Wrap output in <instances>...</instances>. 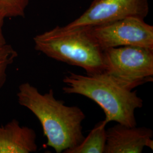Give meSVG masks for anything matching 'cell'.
<instances>
[{
    "mask_svg": "<svg viewBox=\"0 0 153 153\" xmlns=\"http://www.w3.org/2000/svg\"><path fill=\"white\" fill-rule=\"evenodd\" d=\"M18 103L29 109L40 121L47 145L57 153L79 145L85 138L82 124L85 115L77 106H68L55 98L52 89L42 94L28 82L22 83L16 94Z\"/></svg>",
    "mask_w": 153,
    "mask_h": 153,
    "instance_id": "cell-1",
    "label": "cell"
},
{
    "mask_svg": "<svg viewBox=\"0 0 153 153\" xmlns=\"http://www.w3.org/2000/svg\"><path fill=\"white\" fill-rule=\"evenodd\" d=\"M63 92L92 100L104 111V120L129 126H137L135 111L143 106L136 91L121 86L104 71L82 75L69 72L63 79Z\"/></svg>",
    "mask_w": 153,
    "mask_h": 153,
    "instance_id": "cell-2",
    "label": "cell"
},
{
    "mask_svg": "<svg viewBox=\"0 0 153 153\" xmlns=\"http://www.w3.org/2000/svg\"><path fill=\"white\" fill-rule=\"evenodd\" d=\"M35 49L55 60L83 69L88 74L103 71V50L90 27H55L33 38Z\"/></svg>",
    "mask_w": 153,
    "mask_h": 153,
    "instance_id": "cell-3",
    "label": "cell"
},
{
    "mask_svg": "<svg viewBox=\"0 0 153 153\" xmlns=\"http://www.w3.org/2000/svg\"><path fill=\"white\" fill-rule=\"evenodd\" d=\"M103 71L128 90L153 81V48L124 46L103 50Z\"/></svg>",
    "mask_w": 153,
    "mask_h": 153,
    "instance_id": "cell-4",
    "label": "cell"
},
{
    "mask_svg": "<svg viewBox=\"0 0 153 153\" xmlns=\"http://www.w3.org/2000/svg\"><path fill=\"white\" fill-rule=\"evenodd\" d=\"M90 31L102 50L124 46L153 48V26L140 18L91 27Z\"/></svg>",
    "mask_w": 153,
    "mask_h": 153,
    "instance_id": "cell-5",
    "label": "cell"
},
{
    "mask_svg": "<svg viewBox=\"0 0 153 153\" xmlns=\"http://www.w3.org/2000/svg\"><path fill=\"white\" fill-rule=\"evenodd\" d=\"M149 12L148 0H93L81 16L65 27H91L130 17L144 19Z\"/></svg>",
    "mask_w": 153,
    "mask_h": 153,
    "instance_id": "cell-6",
    "label": "cell"
},
{
    "mask_svg": "<svg viewBox=\"0 0 153 153\" xmlns=\"http://www.w3.org/2000/svg\"><path fill=\"white\" fill-rule=\"evenodd\" d=\"M104 153H141L145 147L153 149V131L146 127L117 123L106 130Z\"/></svg>",
    "mask_w": 153,
    "mask_h": 153,
    "instance_id": "cell-7",
    "label": "cell"
},
{
    "mask_svg": "<svg viewBox=\"0 0 153 153\" xmlns=\"http://www.w3.org/2000/svg\"><path fill=\"white\" fill-rule=\"evenodd\" d=\"M35 131L20 125L16 119L0 126V153L36 152L38 146Z\"/></svg>",
    "mask_w": 153,
    "mask_h": 153,
    "instance_id": "cell-8",
    "label": "cell"
},
{
    "mask_svg": "<svg viewBox=\"0 0 153 153\" xmlns=\"http://www.w3.org/2000/svg\"><path fill=\"white\" fill-rule=\"evenodd\" d=\"M108 123L105 120L99 122L79 145L64 153H104L107 139L105 126Z\"/></svg>",
    "mask_w": 153,
    "mask_h": 153,
    "instance_id": "cell-9",
    "label": "cell"
},
{
    "mask_svg": "<svg viewBox=\"0 0 153 153\" xmlns=\"http://www.w3.org/2000/svg\"><path fill=\"white\" fill-rule=\"evenodd\" d=\"M30 0H0V14L6 18L23 17Z\"/></svg>",
    "mask_w": 153,
    "mask_h": 153,
    "instance_id": "cell-10",
    "label": "cell"
},
{
    "mask_svg": "<svg viewBox=\"0 0 153 153\" xmlns=\"http://www.w3.org/2000/svg\"><path fill=\"white\" fill-rule=\"evenodd\" d=\"M18 56L16 51L7 43L0 47V89L5 84L7 71Z\"/></svg>",
    "mask_w": 153,
    "mask_h": 153,
    "instance_id": "cell-11",
    "label": "cell"
},
{
    "mask_svg": "<svg viewBox=\"0 0 153 153\" xmlns=\"http://www.w3.org/2000/svg\"><path fill=\"white\" fill-rule=\"evenodd\" d=\"M4 21V18L0 14V47L6 44L5 38L4 37V35L3 34V31H2Z\"/></svg>",
    "mask_w": 153,
    "mask_h": 153,
    "instance_id": "cell-12",
    "label": "cell"
}]
</instances>
